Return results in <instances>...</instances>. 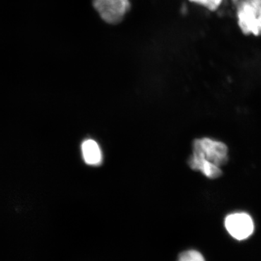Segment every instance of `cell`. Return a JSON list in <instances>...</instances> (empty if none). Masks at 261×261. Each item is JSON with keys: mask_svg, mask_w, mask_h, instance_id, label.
<instances>
[{"mask_svg": "<svg viewBox=\"0 0 261 261\" xmlns=\"http://www.w3.org/2000/svg\"><path fill=\"white\" fill-rule=\"evenodd\" d=\"M82 153L86 163L92 166H98L102 162V152L95 141L86 140L82 144Z\"/></svg>", "mask_w": 261, "mask_h": 261, "instance_id": "5", "label": "cell"}, {"mask_svg": "<svg viewBox=\"0 0 261 261\" xmlns=\"http://www.w3.org/2000/svg\"><path fill=\"white\" fill-rule=\"evenodd\" d=\"M178 261H205L203 256L196 250H188L180 255Z\"/></svg>", "mask_w": 261, "mask_h": 261, "instance_id": "7", "label": "cell"}, {"mask_svg": "<svg viewBox=\"0 0 261 261\" xmlns=\"http://www.w3.org/2000/svg\"><path fill=\"white\" fill-rule=\"evenodd\" d=\"M225 226L231 236L238 240L249 238L254 231L251 216L243 212L228 215L225 220Z\"/></svg>", "mask_w": 261, "mask_h": 261, "instance_id": "4", "label": "cell"}, {"mask_svg": "<svg viewBox=\"0 0 261 261\" xmlns=\"http://www.w3.org/2000/svg\"><path fill=\"white\" fill-rule=\"evenodd\" d=\"M239 28L245 35L261 36V0H234Z\"/></svg>", "mask_w": 261, "mask_h": 261, "instance_id": "2", "label": "cell"}, {"mask_svg": "<svg viewBox=\"0 0 261 261\" xmlns=\"http://www.w3.org/2000/svg\"><path fill=\"white\" fill-rule=\"evenodd\" d=\"M94 9L106 23L116 25L121 23L129 12V0H93Z\"/></svg>", "mask_w": 261, "mask_h": 261, "instance_id": "3", "label": "cell"}, {"mask_svg": "<svg viewBox=\"0 0 261 261\" xmlns=\"http://www.w3.org/2000/svg\"><path fill=\"white\" fill-rule=\"evenodd\" d=\"M189 1L200 5L211 11H216V10L219 9L223 3V0H189Z\"/></svg>", "mask_w": 261, "mask_h": 261, "instance_id": "6", "label": "cell"}, {"mask_svg": "<svg viewBox=\"0 0 261 261\" xmlns=\"http://www.w3.org/2000/svg\"><path fill=\"white\" fill-rule=\"evenodd\" d=\"M228 153L227 146L223 142L207 138L196 140L188 164L192 170L214 179L222 175L221 167L228 162Z\"/></svg>", "mask_w": 261, "mask_h": 261, "instance_id": "1", "label": "cell"}]
</instances>
